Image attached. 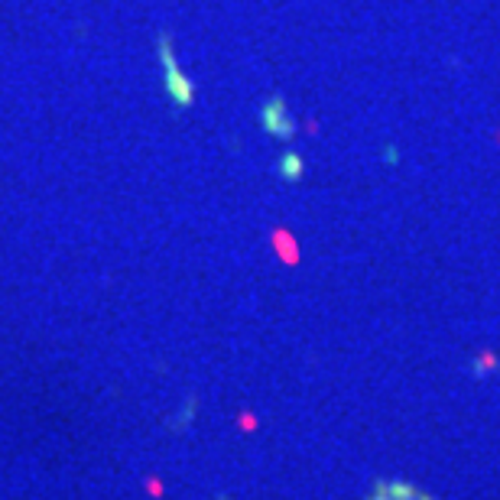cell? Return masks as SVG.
<instances>
[{
    "label": "cell",
    "instance_id": "obj_1",
    "mask_svg": "<svg viewBox=\"0 0 500 500\" xmlns=\"http://www.w3.org/2000/svg\"><path fill=\"white\" fill-rule=\"evenodd\" d=\"M162 62H166V69H170V88H172V95H176V101H179V104H188V101H192V88H188V81L179 75V69H176V62H172L166 39H162Z\"/></svg>",
    "mask_w": 500,
    "mask_h": 500
},
{
    "label": "cell",
    "instance_id": "obj_2",
    "mask_svg": "<svg viewBox=\"0 0 500 500\" xmlns=\"http://www.w3.org/2000/svg\"><path fill=\"white\" fill-rule=\"evenodd\" d=\"M263 124L270 127V134H277V137L293 134V124H289V117L283 114V104H279V101L267 104V111H263Z\"/></svg>",
    "mask_w": 500,
    "mask_h": 500
},
{
    "label": "cell",
    "instance_id": "obj_3",
    "mask_svg": "<svg viewBox=\"0 0 500 500\" xmlns=\"http://www.w3.org/2000/svg\"><path fill=\"white\" fill-rule=\"evenodd\" d=\"M283 172H286V176H299V160H296V156H286Z\"/></svg>",
    "mask_w": 500,
    "mask_h": 500
}]
</instances>
